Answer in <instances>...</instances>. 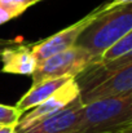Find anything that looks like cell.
I'll use <instances>...</instances> for the list:
<instances>
[{
	"instance_id": "17",
	"label": "cell",
	"mask_w": 132,
	"mask_h": 133,
	"mask_svg": "<svg viewBox=\"0 0 132 133\" xmlns=\"http://www.w3.org/2000/svg\"><path fill=\"white\" fill-rule=\"evenodd\" d=\"M118 133H132V127H128V128H126V129H123Z\"/></svg>"
},
{
	"instance_id": "14",
	"label": "cell",
	"mask_w": 132,
	"mask_h": 133,
	"mask_svg": "<svg viewBox=\"0 0 132 133\" xmlns=\"http://www.w3.org/2000/svg\"><path fill=\"white\" fill-rule=\"evenodd\" d=\"M16 43H18V42H17V40H9V39H0V56H1V52H3L5 48L16 44Z\"/></svg>"
},
{
	"instance_id": "1",
	"label": "cell",
	"mask_w": 132,
	"mask_h": 133,
	"mask_svg": "<svg viewBox=\"0 0 132 133\" xmlns=\"http://www.w3.org/2000/svg\"><path fill=\"white\" fill-rule=\"evenodd\" d=\"M132 31V3L110 6L105 9L88 25L79 35L77 44L86 49L93 57L100 56L115 42Z\"/></svg>"
},
{
	"instance_id": "11",
	"label": "cell",
	"mask_w": 132,
	"mask_h": 133,
	"mask_svg": "<svg viewBox=\"0 0 132 133\" xmlns=\"http://www.w3.org/2000/svg\"><path fill=\"white\" fill-rule=\"evenodd\" d=\"M42 0H0V6L5 9L13 18L21 16L26 9L31 5L39 3Z\"/></svg>"
},
{
	"instance_id": "4",
	"label": "cell",
	"mask_w": 132,
	"mask_h": 133,
	"mask_svg": "<svg viewBox=\"0 0 132 133\" xmlns=\"http://www.w3.org/2000/svg\"><path fill=\"white\" fill-rule=\"evenodd\" d=\"M106 4H102L97 8H95L92 12H89L87 16H84L82 19H79L78 22L70 25L69 27L61 30L60 32L44 39L42 42L36 43V44L31 45V50L36 58L38 62H42L44 59L61 53L71 46L77 44V40L79 38V35L83 32V30L87 27L88 25L105 9Z\"/></svg>"
},
{
	"instance_id": "2",
	"label": "cell",
	"mask_w": 132,
	"mask_h": 133,
	"mask_svg": "<svg viewBox=\"0 0 132 133\" xmlns=\"http://www.w3.org/2000/svg\"><path fill=\"white\" fill-rule=\"evenodd\" d=\"M132 127V94L82 106L73 133H118Z\"/></svg>"
},
{
	"instance_id": "5",
	"label": "cell",
	"mask_w": 132,
	"mask_h": 133,
	"mask_svg": "<svg viewBox=\"0 0 132 133\" xmlns=\"http://www.w3.org/2000/svg\"><path fill=\"white\" fill-rule=\"evenodd\" d=\"M78 97H79L78 87L74 79H70L61 88L57 89L51 97H48L45 101L39 103L38 106H35L34 109L26 111L25 114H22V116L16 124V131L26 129L27 127L38 123L39 120L45 119L61 111L66 106H69L73 101H75Z\"/></svg>"
},
{
	"instance_id": "6",
	"label": "cell",
	"mask_w": 132,
	"mask_h": 133,
	"mask_svg": "<svg viewBox=\"0 0 132 133\" xmlns=\"http://www.w3.org/2000/svg\"><path fill=\"white\" fill-rule=\"evenodd\" d=\"M128 94H132V65L123 67L105 82H102L100 85L79 96V101L82 105H87L95 101L123 97Z\"/></svg>"
},
{
	"instance_id": "18",
	"label": "cell",
	"mask_w": 132,
	"mask_h": 133,
	"mask_svg": "<svg viewBox=\"0 0 132 133\" xmlns=\"http://www.w3.org/2000/svg\"><path fill=\"white\" fill-rule=\"evenodd\" d=\"M0 127H1V125H0Z\"/></svg>"
},
{
	"instance_id": "3",
	"label": "cell",
	"mask_w": 132,
	"mask_h": 133,
	"mask_svg": "<svg viewBox=\"0 0 132 133\" xmlns=\"http://www.w3.org/2000/svg\"><path fill=\"white\" fill-rule=\"evenodd\" d=\"M100 59L93 57L86 49L74 45L42 62H38V66L31 75L33 83L52 78H75L88 65Z\"/></svg>"
},
{
	"instance_id": "16",
	"label": "cell",
	"mask_w": 132,
	"mask_h": 133,
	"mask_svg": "<svg viewBox=\"0 0 132 133\" xmlns=\"http://www.w3.org/2000/svg\"><path fill=\"white\" fill-rule=\"evenodd\" d=\"M132 0H113L109 3L110 6H118V5H123V4H131Z\"/></svg>"
},
{
	"instance_id": "8",
	"label": "cell",
	"mask_w": 132,
	"mask_h": 133,
	"mask_svg": "<svg viewBox=\"0 0 132 133\" xmlns=\"http://www.w3.org/2000/svg\"><path fill=\"white\" fill-rule=\"evenodd\" d=\"M0 61L3 63L1 71L14 75H33L38 66L31 45L18 43L5 48L1 52Z\"/></svg>"
},
{
	"instance_id": "10",
	"label": "cell",
	"mask_w": 132,
	"mask_h": 133,
	"mask_svg": "<svg viewBox=\"0 0 132 133\" xmlns=\"http://www.w3.org/2000/svg\"><path fill=\"white\" fill-rule=\"evenodd\" d=\"M130 54H132V31L128 32L127 35H124L118 42H115L113 45H110L100 56V61L101 62H111V61H117V59L123 58Z\"/></svg>"
},
{
	"instance_id": "12",
	"label": "cell",
	"mask_w": 132,
	"mask_h": 133,
	"mask_svg": "<svg viewBox=\"0 0 132 133\" xmlns=\"http://www.w3.org/2000/svg\"><path fill=\"white\" fill-rule=\"evenodd\" d=\"M22 114L14 107L0 103V125H16Z\"/></svg>"
},
{
	"instance_id": "13",
	"label": "cell",
	"mask_w": 132,
	"mask_h": 133,
	"mask_svg": "<svg viewBox=\"0 0 132 133\" xmlns=\"http://www.w3.org/2000/svg\"><path fill=\"white\" fill-rule=\"evenodd\" d=\"M10 19H13V17H12L5 9H3V8L0 6V25H4L5 22H8V21H10Z\"/></svg>"
},
{
	"instance_id": "15",
	"label": "cell",
	"mask_w": 132,
	"mask_h": 133,
	"mask_svg": "<svg viewBox=\"0 0 132 133\" xmlns=\"http://www.w3.org/2000/svg\"><path fill=\"white\" fill-rule=\"evenodd\" d=\"M0 133H16V125H3L0 127Z\"/></svg>"
},
{
	"instance_id": "9",
	"label": "cell",
	"mask_w": 132,
	"mask_h": 133,
	"mask_svg": "<svg viewBox=\"0 0 132 133\" xmlns=\"http://www.w3.org/2000/svg\"><path fill=\"white\" fill-rule=\"evenodd\" d=\"M74 78H52V79H44L40 82L33 83V87L29 89L16 103V109L25 114L26 111L34 109L39 103L45 101L48 97H51L58 88H61L66 82Z\"/></svg>"
},
{
	"instance_id": "7",
	"label": "cell",
	"mask_w": 132,
	"mask_h": 133,
	"mask_svg": "<svg viewBox=\"0 0 132 133\" xmlns=\"http://www.w3.org/2000/svg\"><path fill=\"white\" fill-rule=\"evenodd\" d=\"M82 103L79 97L61 111L39 120L38 123L16 133H73L80 115Z\"/></svg>"
}]
</instances>
